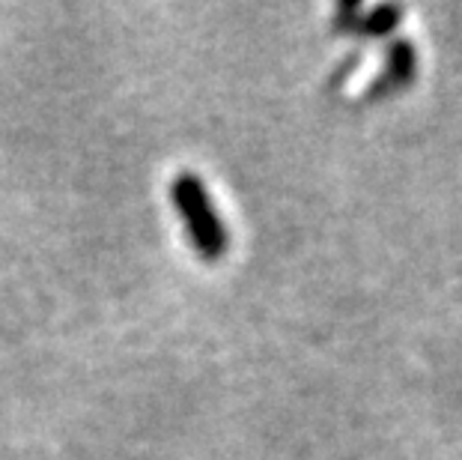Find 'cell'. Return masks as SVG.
I'll return each mask as SVG.
<instances>
[{
	"label": "cell",
	"instance_id": "obj_1",
	"mask_svg": "<svg viewBox=\"0 0 462 460\" xmlns=\"http://www.w3.org/2000/svg\"><path fill=\"white\" fill-rule=\"evenodd\" d=\"M171 198L182 224L189 228L194 251L203 260H221L227 251V230H224V221L206 185L194 174H180L171 185Z\"/></svg>",
	"mask_w": 462,
	"mask_h": 460
},
{
	"label": "cell",
	"instance_id": "obj_2",
	"mask_svg": "<svg viewBox=\"0 0 462 460\" xmlns=\"http://www.w3.org/2000/svg\"><path fill=\"white\" fill-rule=\"evenodd\" d=\"M415 72H418V52H415V45H411V39H394V42L388 45L385 70L367 84L364 102H379V99H385V96L402 90V87H409L415 81Z\"/></svg>",
	"mask_w": 462,
	"mask_h": 460
},
{
	"label": "cell",
	"instance_id": "obj_3",
	"mask_svg": "<svg viewBox=\"0 0 462 460\" xmlns=\"http://www.w3.org/2000/svg\"><path fill=\"white\" fill-rule=\"evenodd\" d=\"M400 18H402V6L382 4V6L373 9V13H361V18H358L356 27H352L349 33H356V36H385L400 24Z\"/></svg>",
	"mask_w": 462,
	"mask_h": 460
},
{
	"label": "cell",
	"instance_id": "obj_4",
	"mask_svg": "<svg viewBox=\"0 0 462 460\" xmlns=\"http://www.w3.org/2000/svg\"><path fill=\"white\" fill-rule=\"evenodd\" d=\"M361 4L358 0H343V4L337 6V15H334V31L337 33H349L352 27H356V22L361 18Z\"/></svg>",
	"mask_w": 462,
	"mask_h": 460
}]
</instances>
